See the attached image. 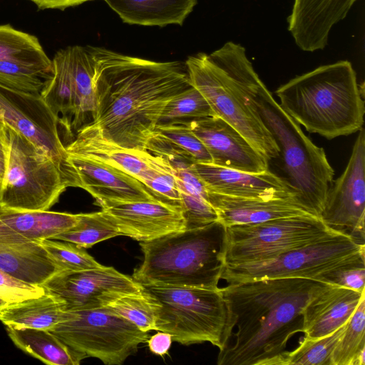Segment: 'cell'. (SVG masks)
<instances>
[{
  "label": "cell",
  "instance_id": "6da1fadb",
  "mask_svg": "<svg viewBox=\"0 0 365 365\" xmlns=\"http://www.w3.org/2000/svg\"><path fill=\"white\" fill-rule=\"evenodd\" d=\"M98 114L93 125L108 140L142 150L168 103L190 87L185 63L158 62L91 46Z\"/></svg>",
  "mask_w": 365,
  "mask_h": 365
},
{
  "label": "cell",
  "instance_id": "7a4b0ae2",
  "mask_svg": "<svg viewBox=\"0 0 365 365\" xmlns=\"http://www.w3.org/2000/svg\"><path fill=\"white\" fill-rule=\"evenodd\" d=\"M331 285L307 278H274L222 287L227 344L217 364L279 365L289 339L302 332L304 307Z\"/></svg>",
  "mask_w": 365,
  "mask_h": 365
},
{
  "label": "cell",
  "instance_id": "3957f363",
  "mask_svg": "<svg viewBox=\"0 0 365 365\" xmlns=\"http://www.w3.org/2000/svg\"><path fill=\"white\" fill-rule=\"evenodd\" d=\"M185 63L190 85L205 97L216 116L236 128L269 160L279 157L277 144L248 93L257 72L245 48L228 41L210 54L189 56Z\"/></svg>",
  "mask_w": 365,
  "mask_h": 365
},
{
  "label": "cell",
  "instance_id": "277c9868",
  "mask_svg": "<svg viewBox=\"0 0 365 365\" xmlns=\"http://www.w3.org/2000/svg\"><path fill=\"white\" fill-rule=\"evenodd\" d=\"M280 106L299 125L328 140L359 131L364 101L348 61L323 65L297 76L275 91Z\"/></svg>",
  "mask_w": 365,
  "mask_h": 365
},
{
  "label": "cell",
  "instance_id": "5b68a950",
  "mask_svg": "<svg viewBox=\"0 0 365 365\" xmlns=\"http://www.w3.org/2000/svg\"><path fill=\"white\" fill-rule=\"evenodd\" d=\"M225 241L226 227L217 220L140 242L143 260L132 277L141 284L218 289Z\"/></svg>",
  "mask_w": 365,
  "mask_h": 365
},
{
  "label": "cell",
  "instance_id": "8992f818",
  "mask_svg": "<svg viewBox=\"0 0 365 365\" xmlns=\"http://www.w3.org/2000/svg\"><path fill=\"white\" fill-rule=\"evenodd\" d=\"M248 93L277 144L287 180L297 192L301 203L320 217L334 175L324 150L304 133L300 125L275 101L257 73L250 83Z\"/></svg>",
  "mask_w": 365,
  "mask_h": 365
},
{
  "label": "cell",
  "instance_id": "52a82bcc",
  "mask_svg": "<svg viewBox=\"0 0 365 365\" xmlns=\"http://www.w3.org/2000/svg\"><path fill=\"white\" fill-rule=\"evenodd\" d=\"M364 257V242L337 232L271 258L225 264L221 279L228 284L274 278L324 282V277L334 270L365 265Z\"/></svg>",
  "mask_w": 365,
  "mask_h": 365
},
{
  "label": "cell",
  "instance_id": "ba28073f",
  "mask_svg": "<svg viewBox=\"0 0 365 365\" xmlns=\"http://www.w3.org/2000/svg\"><path fill=\"white\" fill-rule=\"evenodd\" d=\"M142 285L158 304L156 331L184 345L207 341L220 351L225 347L227 316L221 288Z\"/></svg>",
  "mask_w": 365,
  "mask_h": 365
},
{
  "label": "cell",
  "instance_id": "9c48e42d",
  "mask_svg": "<svg viewBox=\"0 0 365 365\" xmlns=\"http://www.w3.org/2000/svg\"><path fill=\"white\" fill-rule=\"evenodd\" d=\"M9 153L0 207L46 211L68 187L61 165L44 150L8 125Z\"/></svg>",
  "mask_w": 365,
  "mask_h": 365
},
{
  "label": "cell",
  "instance_id": "30bf717a",
  "mask_svg": "<svg viewBox=\"0 0 365 365\" xmlns=\"http://www.w3.org/2000/svg\"><path fill=\"white\" fill-rule=\"evenodd\" d=\"M50 331L87 358L106 365H121L148 338V332L103 308L68 311Z\"/></svg>",
  "mask_w": 365,
  "mask_h": 365
},
{
  "label": "cell",
  "instance_id": "8fae6325",
  "mask_svg": "<svg viewBox=\"0 0 365 365\" xmlns=\"http://www.w3.org/2000/svg\"><path fill=\"white\" fill-rule=\"evenodd\" d=\"M337 232L311 215L226 227L225 264L271 258Z\"/></svg>",
  "mask_w": 365,
  "mask_h": 365
},
{
  "label": "cell",
  "instance_id": "7c38bea8",
  "mask_svg": "<svg viewBox=\"0 0 365 365\" xmlns=\"http://www.w3.org/2000/svg\"><path fill=\"white\" fill-rule=\"evenodd\" d=\"M0 116L6 123L46 151L61 167L66 181L71 168L61 137L60 119L41 95L17 91L0 85Z\"/></svg>",
  "mask_w": 365,
  "mask_h": 365
},
{
  "label": "cell",
  "instance_id": "4fadbf2b",
  "mask_svg": "<svg viewBox=\"0 0 365 365\" xmlns=\"http://www.w3.org/2000/svg\"><path fill=\"white\" fill-rule=\"evenodd\" d=\"M45 292L62 299L67 311L102 308L115 298L140 292L143 286L112 267L59 271L43 282Z\"/></svg>",
  "mask_w": 365,
  "mask_h": 365
},
{
  "label": "cell",
  "instance_id": "5bb4252c",
  "mask_svg": "<svg viewBox=\"0 0 365 365\" xmlns=\"http://www.w3.org/2000/svg\"><path fill=\"white\" fill-rule=\"evenodd\" d=\"M365 131L359 130L345 170L329 188L321 219L330 228L364 242Z\"/></svg>",
  "mask_w": 365,
  "mask_h": 365
},
{
  "label": "cell",
  "instance_id": "9a60e30c",
  "mask_svg": "<svg viewBox=\"0 0 365 365\" xmlns=\"http://www.w3.org/2000/svg\"><path fill=\"white\" fill-rule=\"evenodd\" d=\"M189 125L208 151L212 163L248 173L269 170V160L236 128L220 117L195 120Z\"/></svg>",
  "mask_w": 365,
  "mask_h": 365
},
{
  "label": "cell",
  "instance_id": "2e32d148",
  "mask_svg": "<svg viewBox=\"0 0 365 365\" xmlns=\"http://www.w3.org/2000/svg\"><path fill=\"white\" fill-rule=\"evenodd\" d=\"M65 148L68 155L102 162L134 177L143 184L156 171L170 167L163 158L148 150L127 148L108 140L93 125L78 131Z\"/></svg>",
  "mask_w": 365,
  "mask_h": 365
},
{
  "label": "cell",
  "instance_id": "e0dca14e",
  "mask_svg": "<svg viewBox=\"0 0 365 365\" xmlns=\"http://www.w3.org/2000/svg\"><path fill=\"white\" fill-rule=\"evenodd\" d=\"M76 178V187L89 192L97 204L158 200L138 180L109 165L93 159L68 155Z\"/></svg>",
  "mask_w": 365,
  "mask_h": 365
},
{
  "label": "cell",
  "instance_id": "ac0fdd59",
  "mask_svg": "<svg viewBox=\"0 0 365 365\" xmlns=\"http://www.w3.org/2000/svg\"><path fill=\"white\" fill-rule=\"evenodd\" d=\"M120 235L148 242L185 230L180 206L160 200L113 204L101 207Z\"/></svg>",
  "mask_w": 365,
  "mask_h": 365
},
{
  "label": "cell",
  "instance_id": "d6986e66",
  "mask_svg": "<svg viewBox=\"0 0 365 365\" xmlns=\"http://www.w3.org/2000/svg\"><path fill=\"white\" fill-rule=\"evenodd\" d=\"M194 168L207 191L239 197H295L299 201L297 192L288 180L269 170L248 173L212 163H195Z\"/></svg>",
  "mask_w": 365,
  "mask_h": 365
},
{
  "label": "cell",
  "instance_id": "ffe728a7",
  "mask_svg": "<svg viewBox=\"0 0 365 365\" xmlns=\"http://www.w3.org/2000/svg\"><path fill=\"white\" fill-rule=\"evenodd\" d=\"M356 0H294L288 30L304 51L324 49L332 27L343 20Z\"/></svg>",
  "mask_w": 365,
  "mask_h": 365
},
{
  "label": "cell",
  "instance_id": "44dd1931",
  "mask_svg": "<svg viewBox=\"0 0 365 365\" xmlns=\"http://www.w3.org/2000/svg\"><path fill=\"white\" fill-rule=\"evenodd\" d=\"M207 201L225 227L297 215H314L295 197H239L207 191ZM315 216V215H314Z\"/></svg>",
  "mask_w": 365,
  "mask_h": 365
},
{
  "label": "cell",
  "instance_id": "7402d4cb",
  "mask_svg": "<svg viewBox=\"0 0 365 365\" xmlns=\"http://www.w3.org/2000/svg\"><path fill=\"white\" fill-rule=\"evenodd\" d=\"M0 270L27 283L41 285L60 270L41 241L24 238L0 222Z\"/></svg>",
  "mask_w": 365,
  "mask_h": 365
},
{
  "label": "cell",
  "instance_id": "603a6c76",
  "mask_svg": "<svg viewBox=\"0 0 365 365\" xmlns=\"http://www.w3.org/2000/svg\"><path fill=\"white\" fill-rule=\"evenodd\" d=\"M364 291L331 285L312 298L302 313V332L309 339L325 336L345 324L355 312Z\"/></svg>",
  "mask_w": 365,
  "mask_h": 365
},
{
  "label": "cell",
  "instance_id": "cb8c5ba5",
  "mask_svg": "<svg viewBox=\"0 0 365 365\" xmlns=\"http://www.w3.org/2000/svg\"><path fill=\"white\" fill-rule=\"evenodd\" d=\"M71 69L73 139L78 131L93 124L98 114L95 59L91 46L67 47Z\"/></svg>",
  "mask_w": 365,
  "mask_h": 365
},
{
  "label": "cell",
  "instance_id": "d4e9b609",
  "mask_svg": "<svg viewBox=\"0 0 365 365\" xmlns=\"http://www.w3.org/2000/svg\"><path fill=\"white\" fill-rule=\"evenodd\" d=\"M124 23L142 26L182 25L197 0H103Z\"/></svg>",
  "mask_w": 365,
  "mask_h": 365
},
{
  "label": "cell",
  "instance_id": "484cf974",
  "mask_svg": "<svg viewBox=\"0 0 365 365\" xmlns=\"http://www.w3.org/2000/svg\"><path fill=\"white\" fill-rule=\"evenodd\" d=\"M65 302L59 297L43 294L10 304L0 312L5 326L50 330L68 316Z\"/></svg>",
  "mask_w": 365,
  "mask_h": 365
},
{
  "label": "cell",
  "instance_id": "4316f807",
  "mask_svg": "<svg viewBox=\"0 0 365 365\" xmlns=\"http://www.w3.org/2000/svg\"><path fill=\"white\" fill-rule=\"evenodd\" d=\"M79 214L52 211H16L0 207V222L21 237L42 241L52 239L73 227Z\"/></svg>",
  "mask_w": 365,
  "mask_h": 365
},
{
  "label": "cell",
  "instance_id": "83f0119b",
  "mask_svg": "<svg viewBox=\"0 0 365 365\" xmlns=\"http://www.w3.org/2000/svg\"><path fill=\"white\" fill-rule=\"evenodd\" d=\"M13 343L25 353L50 365H78L87 358L50 330L6 326Z\"/></svg>",
  "mask_w": 365,
  "mask_h": 365
},
{
  "label": "cell",
  "instance_id": "f1b7e54d",
  "mask_svg": "<svg viewBox=\"0 0 365 365\" xmlns=\"http://www.w3.org/2000/svg\"><path fill=\"white\" fill-rule=\"evenodd\" d=\"M54 73L52 60H0V85L27 93L40 95L45 81Z\"/></svg>",
  "mask_w": 365,
  "mask_h": 365
},
{
  "label": "cell",
  "instance_id": "f546056e",
  "mask_svg": "<svg viewBox=\"0 0 365 365\" xmlns=\"http://www.w3.org/2000/svg\"><path fill=\"white\" fill-rule=\"evenodd\" d=\"M365 297L346 324L334 347L331 365H365Z\"/></svg>",
  "mask_w": 365,
  "mask_h": 365
},
{
  "label": "cell",
  "instance_id": "4dcf8cb0",
  "mask_svg": "<svg viewBox=\"0 0 365 365\" xmlns=\"http://www.w3.org/2000/svg\"><path fill=\"white\" fill-rule=\"evenodd\" d=\"M120 235L113 222L101 210L79 214L78 222L69 230L54 236L52 240L66 241L83 248Z\"/></svg>",
  "mask_w": 365,
  "mask_h": 365
},
{
  "label": "cell",
  "instance_id": "1f68e13d",
  "mask_svg": "<svg viewBox=\"0 0 365 365\" xmlns=\"http://www.w3.org/2000/svg\"><path fill=\"white\" fill-rule=\"evenodd\" d=\"M158 307L155 299L143 287L142 292L121 295L102 308L130 321L141 331L148 332L156 330Z\"/></svg>",
  "mask_w": 365,
  "mask_h": 365
},
{
  "label": "cell",
  "instance_id": "d6a6232c",
  "mask_svg": "<svg viewBox=\"0 0 365 365\" xmlns=\"http://www.w3.org/2000/svg\"><path fill=\"white\" fill-rule=\"evenodd\" d=\"M216 116L207 100L195 87L176 94L163 109L157 125L189 124L195 120Z\"/></svg>",
  "mask_w": 365,
  "mask_h": 365
},
{
  "label": "cell",
  "instance_id": "836d02e7",
  "mask_svg": "<svg viewBox=\"0 0 365 365\" xmlns=\"http://www.w3.org/2000/svg\"><path fill=\"white\" fill-rule=\"evenodd\" d=\"M346 324L319 339L304 337L296 349L284 352L279 365H331L332 352L344 332Z\"/></svg>",
  "mask_w": 365,
  "mask_h": 365
},
{
  "label": "cell",
  "instance_id": "e575fe53",
  "mask_svg": "<svg viewBox=\"0 0 365 365\" xmlns=\"http://www.w3.org/2000/svg\"><path fill=\"white\" fill-rule=\"evenodd\" d=\"M48 59L36 36L17 30L9 24L0 25V60Z\"/></svg>",
  "mask_w": 365,
  "mask_h": 365
},
{
  "label": "cell",
  "instance_id": "d590c367",
  "mask_svg": "<svg viewBox=\"0 0 365 365\" xmlns=\"http://www.w3.org/2000/svg\"><path fill=\"white\" fill-rule=\"evenodd\" d=\"M41 244L60 271H80L102 265L84 248L73 243L47 239L42 240Z\"/></svg>",
  "mask_w": 365,
  "mask_h": 365
},
{
  "label": "cell",
  "instance_id": "8d00e7d4",
  "mask_svg": "<svg viewBox=\"0 0 365 365\" xmlns=\"http://www.w3.org/2000/svg\"><path fill=\"white\" fill-rule=\"evenodd\" d=\"M189 124L157 125L155 131L185 152L195 163H212L208 151L192 132Z\"/></svg>",
  "mask_w": 365,
  "mask_h": 365
},
{
  "label": "cell",
  "instance_id": "74e56055",
  "mask_svg": "<svg viewBox=\"0 0 365 365\" xmlns=\"http://www.w3.org/2000/svg\"><path fill=\"white\" fill-rule=\"evenodd\" d=\"M180 197L185 230L202 227L218 220L215 210L202 196L180 190Z\"/></svg>",
  "mask_w": 365,
  "mask_h": 365
},
{
  "label": "cell",
  "instance_id": "f35d334b",
  "mask_svg": "<svg viewBox=\"0 0 365 365\" xmlns=\"http://www.w3.org/2000/svg\"><path fill=\"white\" fill-rule=\"evenodd\" d=\"M143 185L158 200L180 206V190L171 166L156 171Z\"/></svg>",
  "mask_w": 365,
  "mask_h": 365
},
{
  "label": "cell",
  "instance_id": "ab89813d",
  "mask_svg": "<svg viewBox=\"0 0 365 365\" xmlns=\"http://www.w3.org/2000/svg\"><path fill=\"white\" fill-rule=\"evenodd\" d=\"M44 293L42 286L25 282L0 270V296L10 304Z\"/></svg>",
  "mask_w": 365,
  "mask_h": 365
},
{
  "label": "cell",
  "instance_id": "60d3db41",
  "mask_svg": "<svg viewBox=\"0 0 365 365\" xmlns=\"http://www.w3.org/2000/svg\"><path fill=\"white\" fill-rule=\"evenodd\" d=\"M365 265L334 270L324 277V282L358 292L364 291Z\"/></svg>",
  "mask_w": 365,
  "mask_h": 365
},
{
  "label": "cell",
  "instance_id": "b9f144b4",
  "mask_svg": "<svg viewBox=\"0 0 365 365\" xmlns=\"http://www.w3.org/2000/svg\"><path fill=\"white\" fill-rule=\"evenodd\" d=\"M9 153L8 124L0 116V185L2 186L6 170Z\"/></svg>",
  "mask_w": 365,
  "mask_h": 365
},
{
  "label": "cell",
  "instance_id": "7bdbcfd3",
  "mask_svg": "<svg viewBox=\"0 0 365 365\" xmlns=\"http://www.w3.org/2000/svg\"><path fill=\"white\" fill-rule=\"evenodd\" d=\"M172 341L171 334L164 331H159L147 340L150 351L160 356L168 354Z\"/></svg>",
  "mask_w": 365,
  "mask_h": 365
},
{
  "label": "cell",
  "instance_id": "ee69618b",
  "mask_svg": "<svg viewBox=\"0 0 365 365\" xmlns=\"http://www.w3.org/2000/svg\"><path fill=\"white\" fill-rule=\"evenodd\" d=\"M40 9H61L75 6L92 0H29Z\"/></svg>",
  "mask_w": 365,
  "mask_h": 365
},
{
  "label": "cell",
  "instance_id": "f6af8a7d",
  "mask_svg": "<svg viewBox=\"0 0 365 365\" xmlns=\"http://www.w3.org/2000/svg\"><path fill=\"white\" fill-rule=\"evenodd\" d=\"M9 304V302L0 296V312L6 309Z\"/></svg>",
  "mask_w": 365,
  "mask_h": 365
},
{
  "label": "cell",
  "instance_id": "bcb514c9",
  "mask_svg": "<svg viewBox=\"0 0 365 365\" xmlns=\"http://www.w3.org/2000/svg\"><path fill=\"white\" fill-rule=\"evenodd\" d=\"M1 185H0V193H1Z\"/></svg>",
  "mask_w": 365,
  "mask_h": 365
}]
</instances>
